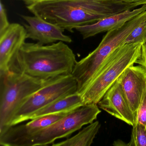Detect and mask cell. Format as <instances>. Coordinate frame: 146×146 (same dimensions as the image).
<instances>
[{
  "label": "cell",
  "instance_id": "7a4b0ae2",
  "mask_svg": "<svg viewBox=\"0 0 146 146\" xmlns=\"http://www.w3.org/2000/svg\"><path fill=\"white\" fill-rule=\"evenodd\" d=\"M76 61L75 54L65 42H25L13 59L10 70L49 79L71 74Z\"/></svg>",
  "mask_w": 146,
  "mask_h": 146
},
{
  "label": "cell",
  "instance_id": "30bf717a",
  "mask_svg": "<svg viewBox=\"0 0 146 146\" xmlns=\"http://www.w3.org/2000/svg\"><path fill=\"white\" fill-rule=\"evenodd\" d=\"M135 115L146 88V69L141 65L127 67L117 79Z\"/></svg>",
  "mask_w": 146,
  "mask_h": 146
},
{
  "label": "cell",
  "instance_id": "e0dca14e",
  "mask_svg": "<svg viewBox=\"0 0 146 146\" xmlns=\"http://www.w3.org/2000/svg\"><path fill=\"white\" fill-rule=\"evenodd\" d=\"M146 42V17L127 36L123 44Z\"/></svg>",
  "mask_w": 146,
  "mask_h": 146
},
{
  "label": "cell",
  "instance_id": "44dd1931",
  "mask_svg": "<svg viewBox=\"0 0 146 146\" xmlns=\"http://www.w3.org/2000/svg\"><path fill=\"white\" fill-rule=\"evenodd\" d=\"M117 3L132 6L136 7L141 5H146V0H114Z\"/></svg>",
  "mask_w": 146,
  "mask_h": 146
},
{
  "label": "cell",
  "instance_id": "7402d4cb",
  "mask_svg": "<svg viewBox=\"0 0 146 146\" xmlns=\"http://www.w3.org/2000/svg\"><path fill=\"white\" fill-rule=\"evenodd\" d=\"M21 1L25 2V3L27 5V6H29L36 4V3L46 1L47 0H21Z\"/></svg>",
  "mask_w": 146,
  "mask_h": 146
},
{
  "label": "cell",
  "instance_id": "ba28073f",
  "mask_svg": "<svg viewBox=\"0 0 146 146\" xmlns=\"http://www.w3.org/2000/svg\"><path fill=\"white\" fill-rule=\"evenodd\" d=\"M69 113H62L43 116L23 125L10 126L0 134L1 146H22L23 142L38 131L49 126Z\"/></svg>",
  "mask_w": 146,
  "mask_h": 146
},
{
  "label": "cell",
  "instance_id": "9a60e30c",
  "mask_svg": "<svg viewBox=\"0 0 146 146\" xmlns=\"http://www.w3.org/2000/svg\"><path fill=\"white\" fill-rule=\"evenodd\" d=\"M101 125L96 121L89 124L78 133L63 141L52 144V146H90L92 144Z\"/></svg>",
  "mask_w": 146,
  "mask_h": 146
},
{
  "label": "cell",
  "instance_id": "8992f818",
  "mask_svg": "<svg viewBox=\"0 0 146 146\" xmlns=\"http://www.w3.org/2000/svg\"><path fill=\"white\" fill-rule=\"evenodd\" d=\"M125 38V34L119 29L109 31L94 50L76 61L71 74L77 82L78 94H82L106 59L123 44Z\"/></svg>",
  "mask_w": 146,
  "mask_h": 146
},
{
  "label": "cell",
  "instance_id": "ffe728a7",
  "mask_svg": "<svg viewBox=\"0 0 146 146\" xmlns=\"http://www.w3.org/2000/svg\"><path fill=\"white\" fill-rule=\"evenodd\" d=\"M146 69V42L142 45L139 57L135 62Z\"/></svg>",
  "mask_w": 146,
  "mask_h": 146
},
{
  "label": "cell",
  "instance_id": "5b68a950",
  "mask_svg": "<svg viewBox=\"0 0 146 146\" xmlns=\"http://www.w3.org/2000/svg\"><path fill=\"white\" fill-rule=\"evenodd\" d=\"M101 112L97 104L84 105L38 131L25 140L22 146L52 145L58 139L68 137L84 125L94 122Z\"/></svg>",
  "mask_w": 146,
  "mask_h": 146
},
{
  "label": "cell",
  "instance_id": "8fae6325",
  "mask_svg": "<svg viewBox=\"0 0 146 146\" xmlns=\"http://www.w3.org/2000/svg\"><path fill=\"white\" fill-rule=\"evenodd\" d=\"M97 105L100 108L129 125L133 126L136 122V116L131 110L117 80Z\"/></svg>",
  "mask_w": 146,
  "mask_h": 146
},
{
  "label": "cell",
  "instance_id": "4fadbf2b",
  "mask_svg": "<svg viewBox=\"0 0 146 146\" xmlns=\"http://www.w3.org/2000/svg\"><path fill=\"white\" fill-rule=\"evenodd\" d=\"M145 11L146 5L106 17L94 23L77 26L75 29L80 33L84 39H87L119 27Z\"/></svg>",
  "mask_w": 146,
  "mask_h": 146
},
{
  "label": "cell",
  "instance_id": "52a82bcc",
  "mask_svg": "<svg viewBox=\"0 0 146 146\" xmlns=\"http://www.w3.org/2000/svg\"><path fill=\"white\" fill-rule=\"evenodd\" d=\"M77 89L76 80L72 74L56 78L23 102L13 115L10 126L29 120L36 111L58 99L76 93Z\"/></svg>",
  "mask_w": 146,
  "mask_h": 146
},
{
  "label": "cell",
  "instance_id": "d6986e66",
  "mask_svg": "<svg viewBox=\"0 0 146 146\" xmlns=\"http://www.w3.org/2000/svg\"><path fill=\"white\" fill-rule=\"evenodd\" d=\"M0 5V35H1L8 29L11 24L8 21L6 11L1 1Z\"/></svg>",
  "mask_w": 146,
  "mask_h": 146
},
{
  "label": "cell",
  "instance_id": "9c48e42d",
  "mask_svg": "<svg viewBox=\"0 0 146 146\" xmlns=\"http://www.w3.org/2000/svg\"><path fill=\"white\" fill-rule=\"evenodd\" d=\"M27 23L25 24L26 38L38 41L42 45H47L62 41L71 43L72 40L64 34V30L56 25L46 21L39 16L21 15Z\"/></svg>",
  "mask_w": 146,
  "mask_h": 146
},
{
  "label": "cell",
  "instance_id": "7c38bea8",
  "mask_svg": "<svg viewBox=\"0 0 146 146\" xmlns=\"http://www.w3.org/2000/svg\"><path fill=\"white\" fill-rule=\"evenodd\" d=\"M26 39L25 28L18 23L11 24L0 35V73L10 71L13 59Z\"/></svg>",
  "mask_w": 146,
  "mask_h": 146
},
{
  "label": "cell",
  "instance_id": "5bb4252c",
  "mask_svg": "<svg viewBox=\"0 0 146 146\" xmlns=\"http://www.w3.org/2000/svg\"><path fill=\"white\" fill-rule=\"evenodd\" d=\"M84 106L81 95L76 93L58 99L34 113L29 120L47 115L70 113Z\"/></svg>",
  "mask_w": 146,
  "mask_h": 146
},
{
  "label": "cell",
  "instance_id": "3957f363",
  "mask_svg": "<svg viewBox=\"0 0 146 146\" xmlns=\"http://www.w3.org/2000/svg\"><path fill=\"white\" fill-rule=\"evenodd\" d=\"M56 78L40 79L11 70L0 73V134L10 127L25 100Z\"/></svg>",
  "mask_w": 146,
  "mask_h": 146
},
{
  "label": "cell",
  "instance_id": "ac0fdd59",
  "mask_svg": "<svg viewBox=\"0 0 146 146\" xmlns=\"http://www.w3.org/2000/svg\"><path fill=\"white\" fill-rule=\"evenodd\" d=\"M136 122L142 124L146 127V88L137 113Z\"/></svg>",
  "mask_w": 146,
  "mask_h": 146
},
{
  "label": "cell",
  "instance_id": "6da1fadb",
  "mask_svg": "<svg viewBox=\"0 0 146 146\" xmlns=\"http://www.w3.org/2000/svg\"><path fill=\"white\" fill-rule=\"evenodd\" d=\"M27 7L34 15L70 32L77 26L135 8L114 0H47Z\"/></svg>",
  "mask_w": 146,
  "mask_h": 146
},
{
  "label": "cell",
  "instance_id": "277c9868",
  "mask_svg": "<svg viewBox=\"0 0 146 146\" xmlns=\"http://www.w3.org/2000/svg\"><path fill=\"white\" fill-rule=\"evenodd\" d=\"M142 44H123L110 54L81 95L84 105L98 104L125 70L135 64Z\"/></svg>",
  "mask_w": 146,
  "mask_h": 146
},
{
  "label": "cell",
  "instance_id": "2e32d148",
  "mask_svg": "<svg viewBox=\"0 0 146 146\" xmlns=\"http://www.w3.org/2000/svg\"><path fill=\"white\" fill-rule=\"evenodd\" d=\"M129 146H146V127L138 122L132 126Z\"/></svg>",
  "mask_w": 146,
  "mask_h": 146
}]
</instances>
